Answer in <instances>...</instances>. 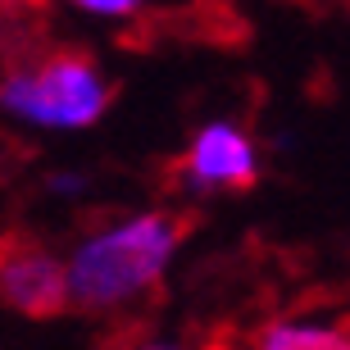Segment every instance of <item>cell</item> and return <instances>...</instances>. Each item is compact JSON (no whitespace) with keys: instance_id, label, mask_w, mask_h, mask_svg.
<instances>
[{"instance_id":"cell-1","label":"cell","mask_w":350,"mask_h":350,"mask_svg":"<svg viewBox=\"0 0 350 350\" xmlns=\"http://www.w3.org/2000/svg\"><path fill=\"white\" fill-rule=\"evenodd\" d=\"M182 246V223L159 209H142L109 223L100 232L82 237L64 260V296L82 310H118L146 296L169 273Z\"/></svg>"},{"instance_id":"cell-2","label":"cell","mask_w":350,"mask_h":350,"mask_svg":"<svg viewBox=\"0 0 350 350\" xmlns=\"http://www.w3.org/2000/svg\"><path fill=\"white\" fill-rule=\"evenodd\" d=\"M109 82L82 55H55L0 82V109L37 132H82L109 109Z\"/></svg>"},{"instance_id":"cell-3","label":"cell","mask_w":350,"mask_h":350,"mask_svg":"<svg viewBox=\"0 0 350 350\" xmlns=\"http://www.w3.org/2000/svg\"><path fill=\"white\" fill-rule=\"evenodd\" d=\"M255 178H260V150L237 123L214 118V123L196 128L191 146H187V164H182L187 191H200V196L241 191Z\"/></svg>"},{"instance_id":"cell-4","label":"cell","mask_w":350,"mask_h":350,"mask_svg":"<svg viewBox=\"0 0 350 350\" xmlns=\"http://www.w3.org/2000/svg\"><path fill=\"white\" fill-rule=\"evenodd\" d=\"M0 300L18 314H55L68 305L64 296V264L46 250H10L0 255Z\"/></svg>"},{"instance_id":"cell-5","label":"cell","mask_w":350,"mask_h":350,"mask_svg":"<svg viewBox=\"0 0 350 350\" xmlns=\"http://www.w3.org/2000/svg\"><path fill=\"white\" fill-rule=\"evenodd\" d=\"M264 350H350V337L319 319H278L260 332Z\"/></svg>"},{"instance_id":"cell-6","label":"cell","mask_w":350,"mask_h":350,"mask_svg":"<svg viewBox=\"0 0 350 350\" xmlns=\"http://www.w3.org/2000/svg\"><path fill=\"white\" fill-rule=\"evenodd\" d=\"M78 14H91V18H132V14L146 10V0H64Z\"/></svg>"},{"instance_id":"cell-7","label":"cell","mask_w":350,"mask_h":350,"mask_svg":"<svg viewBox=\"0 0 350 350\" xmlns=\"http://www.w3.org/2000/svg\"><path fill=\"white\" fill-rule=\"evenodd\" d=\"M82 187H87L82 173H55V178H51V191H59V196H78Z\"/></svg>"},{"instance_id":"cell-8","label":"cell","mask_w":350,"mask_h":350,"mask_svg":"<svg viewBox=\"0 0 350 350\" xmlns=\"http://www.w3.org/2000/svg\"><path fill=\"white\" fill-rule=\"evenodd\" d=\"M0 5H14V0H0Z\"/></svg>"}]
</instances>
